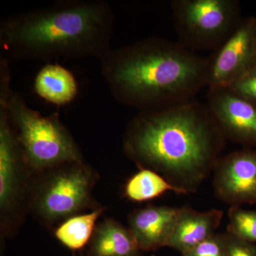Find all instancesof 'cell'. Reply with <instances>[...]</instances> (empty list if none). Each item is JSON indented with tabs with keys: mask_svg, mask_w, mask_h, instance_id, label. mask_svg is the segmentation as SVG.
Here are the masks:
<instances>
[{
	"mask_svg": "<svg viewBox=\"0 0 256 256\" xmlns=\"http://www.w3.org/2000/svg\"><path fill=\"white\" fill-rule=\"evenodd\" d=\"M104 210L100 207L90 213L74 216L64 220L56 228V238L70 250H80L90 242L96 222Z\"/></svg>",
	"mask_w": 256,
	"mask_h": 256,
	"instance_id": "2e32d148",
	"label": "cell"
},
{
	"mask_svg": "<svg viewBox=\"0 0 256 256\" xmlns=\"http://www.w3.org/2000/svg\"><path fill=\"white\" fill-rule=\"evenodd\" d=\"M214 171V188L220 200L232 206L256 203V150H242L220 158Z\"/></svg>",
	"mask_w": 256,
	"mask_h": 256,
	"instance_id": "30bf717a",
	"label": "cell"
},
{
	"mask_svg": "<svg viewBox=\"0 0 256 256\" xmlns=\"http://www.w3.org/2000/svg\"><path fill=\"white\" fill-rule=\"evenodd\" d=\"M228 88L256 104V66L234 82Z\"/></svg>",
	"mask_w": 256,
	"mask_h": 256,
	"instance_id": "d6986e66",
	"label": "cell"
},
{
	"mask_svg": "<svg viewBox=\"0 0 256 256\" xmlns=\"http://www.w3.org/2000/svg\"><path fill=\"white\" fill-rule=\"evenodd\" d=\"M188 194L183 188L172 184L159 173L148 169H140L128 180L124 186V196L133 202H144L161 196L165 192Z\"/></svg>",
	"mask_w": 256,
	"mask_h": 256,
	"instance_id": "9a60e30c",
	"label": "cell"
},
{
	"mask_svg": "<svg viewBox=\"0 0 256 256\" xmlns=\"http://www.w3.org/2000/svg\"><path fill=\"white\" fill-rule=\"evenodd\" d=\"M34 88L42 99L58 106L70 104L78 94V82L74 74L57 64H48L40 69Z\"/></svg>",
	"mask_w": 256,
	"mask_h": 256,
	"instance_id": "5bb4252c",
	"label": "cell"
},
{
	"mask_svg": "<svg viewBox=\"0 0 256 256\" xmlns=\"http://www.w3.org/2000/svg\"><path fill=\"white\" fill-rule=\"evenodd\" d=\"M172 14L178 42L192 52H214L242 22L236 0H174Z\"/></svg>",
	"mask_w": 256,
	"mask_h": 256,
	"instance_id": "8992f818",
	"label": "cell"
},
{
	"mask_svg": "<svg viewBox=\"0 0 256 256\" xmlns=\"http://www.w3.org/2000/svg\"><path fill=\"white\" fill-rule=\"evenodd\" d=\"M228 256H256V246L244 242L229 234H225Z\"/></svg>",
	"mask_w": 256,
	"mask_h": 256,
	"instance_id": "ffe728a7",
	"label": "cell"
},
{
	"mask_svg": "<svg viewBox=\"0 0 256 256\" xmlns=\"http://www.w3.org/2000/svg\"><path fill=\"white\" fill-rule=\"evenodd\" d=\"M223 215L217 210L198 212L186 206L180 208L174 232L166 246L184 254L214 235Z\"/></svg>",
	"mask_w": 256,
	"mask_h": 256,
	"instance_id": "7c38bea8",
	"label": "cell"
},
{
	"mask_svg": "<svg viewBox=\"0 0 256 256\" xmlns=\"http://www.w3.org/2000/svg\"><path fill=\"white\" fill-rule=\"evenodd\" d=\"M73 256H76L75 254H74Z\"/></svg>",
	"mask_w": 256,
	"mask_h": 256,
	"instance_id": "44dd1931",
	"label": "cell"
},
{
	"mask_svg": "<svg viewBox=\"0 0 256 256\" xmlns=\"http://www.w3.org/2000/svg\"><path fill=\"white\" fill-rule=\"evenodd\" d=\"M34 174L24 158L6 108L0 106V210L4 235L13 234L30 208Z\"/></svg>",
	"mask_w": 256,
	"mask_h": 256,
	"instance_id": "52a82bcc",
	"label": "cell"
},
{
	"mask_svg": "<svg viewBox=\"0 0 256 256\" xmlns=\"http://www.w3.org/2000/svg\"><path fill=\"white\" fill-rule=\"evenodd\" d=\"M100 63L114 98L139 112L193 100L207 87V57L162 37L111 48Z\"/></svg>",
	"mask_w": 256,
	"mask_h": 256,
	"instance_id": "7a4b0ae2",
	"label": "cell"
},
{
	"mask_svg": "<svg viewBox=\"0 0 256 256\" xmlns=\"http://www.w3.org/2000/svg\"><path fill=\"white\" fill-rule=\"evenodd\" d=\"M37 174L30 210L42 223L62 224L87 208H100L92 195L98 176L84 162L66 163Z\"/></svg>",
	"mask_w": 256,
	"mask_h": 256,
	"instance_id": "5b68a950",
	"label": "cell"
},
{
	"mask_svg": "<svg viewBox=\"0 0 256 256\" xmlns=\"http://www.w3.org/2000/svg\"><path fill=\"white\" fill-rule=\"evenodd\" d=\"M226 140L206 104L195 98L138 112L128 124L122 146L140 169L161 173L188 193L214 170Z\"/></svg>",
	"mask_w": 256,
	"mask_h": 256,
	"instance_id": "6da1fadb",
	"label": "cell"
},
{
	"mask_svg": "<svg viewBox=\"0 0 256 256\" xmlns=\"http://www.w3.org/2000/svg\"><path fill=\"white\" fill-rule=\"evenodd\" d=\"M178 210L150 206L130 214L128 228L141 252H154L166 246L174 232Z\"/></svg>",
	"mask_w": 256,
	"mask_h": 256,
	"instance_id": "8fae6325",
	"label": "cell"
},
{
	"mask_svg": "<svg viewBox=\"0 0 256 256\" xmlns=\"http://www.w3.org/2000/svg\"><path fill=\"white\" fill-rule=\"evenodd\" d=\"M208 60V89L228 88L256 66V18H242L236 30Z\"/></svg>",
	"mask_w": 256,
	"mask_h": 256,
	"instance_id": "ba28073f",
	"label": "cell"
},
{
	"mask_svg": "<svg viewBox=\"0 0 256 256\" xmlns=\"http://www.w3.org/2000/svg\"><path fill=\"white\" fill-rule=\"evenodd\" d=\"M114 30V12L106 2L60 1L2 22L0 44L16 60H100L111 50Z\"/></svg>",
	"mask_w": 256,
	"mask_h": 256,
	"instance_id": "3957f363",
	"label": "cell"
},
{
	"mask_svg": "<svg viewBox=\"0 0 256 256\" xmlns=\"http://www.w3.org/2000/svg\"><path fill=\"white\" fill-rule=\"evenodd\" d=\"M228 234L252 244L256 242V210L232 206L228 212Z\"/></svg>",
	"mask_w": 256,
	"mask_h": 256,
	"instance_id": "e0dca14e",
	"label": "cell"
},
{
	"mask_svg": "<svg viewBox=\"0 0 256 256\" xmlns=\"http://www.w3.org/2000/svg\"><path fill=\"white\" fill-rule=\"evenodd\" d=\"M88 245L87 256H140L129 228L112 220L96 226Z\"/></svg>",
	"mask_w": 256,
	"mask_h": 256,
	"instance_id": "4fadbf2b",
	"label": "cell"
},
{
	"mask_svg": "<svg viewBox=\"0 0 256 256\" xmlns=\"http://www.w3.org/2000/svg\"><path fill=\"white\" fill-rule=\"evenodd\" d=\"M206 106L226 139L256 146V104L230 88L208 89Z\"/></svg>",
	"mask_w": 256,
	"mask_h": 256,
	"instance_id": "9c48e42d",
	"label": "cell"
},
{
	"mask_svg": "<svg viewBox=\"0 0 256 256\" xmlns=\"http://www.w3.org/2000/svg\"><path fill=\"white\" fill-rule=\"evenodd\" d=\"M0 106L8 111L24 158L34 174L84 162L80 148L58 114L42 116L13 90L0 96Z\"/></svg>",
	"mask_w": 256,
	"mask_h": 256,
	"instance_id": "277c9868",
	"label": "cell"
},
{
	"mask_svg": "<svg viewBox=\"0 0 256 256\" xmlns=\"http://www.w3.org/2000/svg\"><path fill=\"white\" fill-rule=\"evenodd\" d=\"M183 256H228L225 234H214L182 254Z\"/></svg>",
	"mask_w": 256,
	"mask_h": 256,
	"instance_id": "ac0fdd59",
	"label": "cell"
}]
</instances>
